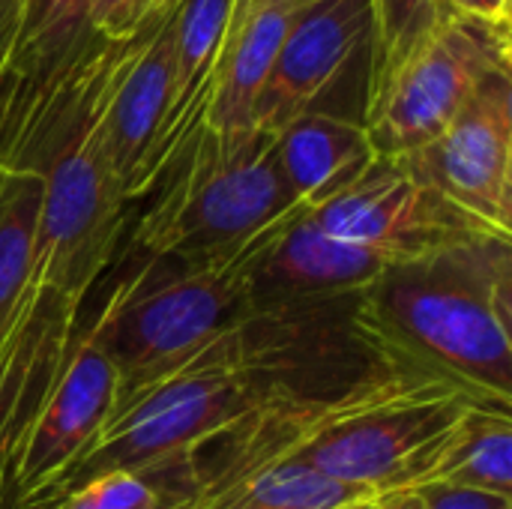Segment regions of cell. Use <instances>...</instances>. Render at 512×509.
Wrapping results in <instances>:
<instances>
[{"label":"cell","instance_id":"484cf974","mask_svg":"<svg viewBox=\"0 0 512 509\" xmlns=\"http://www.w3.org/2000/svg\"><path fill=\"white\" fill-rule=\"evenodd\" d=\"M450 6L483 21H510V0H450Z\"/></svg>","mask_w":512,"mask_h":509},{"label":"cell","instance_id":"f1b7e54d","mask_svg":"<svg viewBox=\"0 0 512 509\" xmlns=\"http://www.w3.org/2000/svg\"><path fill=\"white\" fill-rule=\"evenodd\" d=\"M345 509H375V498L372 501H360V504H351V507Z\"/></svg>","mask_w":512,"mask_h":509},{"label":"cell","instance_id":"f546056e","mask_svg":"<svg viewBox=\"0 0 512 509\" xmlns=\"http://www.w3.org/2000/svg\"><path fill=\"white\" fill-rule=\"evenodd\" d=\"M303 3H312V0H303Z\"/></svg>","mask_w":512,"mask_h":509},{"label":"cell","instance_id":"9c48e42d","mask_svg":"<svg viewBox=\"0 0 512 509\" xmlns=\"http://www.w3.org/2000/svg\"><path fill=\"white\" fill-rule=\"evenodd\" d=\"M399 162L486 228L512 237V69L486 75L453 123Z\"/></svg>","mask_w":512,"mask_h":509},{"label":"cell","instance_id":"3957f363","mask_svg":"<svg viewBox=\"0 0 512 509\" xmlns=\"http://www.w3.org/2000/svg\"><path fill=\"white\" fill-rule=\"evenodd\" d=\"M273 237L225 264L144 255L114 282L84 330L117 369V405L174 375L252 312V267Z\"/></svg>","mask_w":512,"mask_h":509},{"label":"cell","instance_id":"7a4b0ae2","mask_svg":"<svg viewBox=\"0 0 512 509\" xmlns=\"http://www.w3.org/2000/svg\"><path fill=\"white\" fill-rule=\"evenodd\" d=\"M132 243L180 264H225L273 237L303 204L291 192L276 135H219L198 126L159 171Z\"/></svg>","mask_w":512,"mask_h":509},{"label":"cell","instance_id":"8fae6325","mask_svg":"<svg viewBox=\"0 0 512 509\" xmlns=\"http://www.w3.org/2000/svg\"><path fill=\"white\" fill-rule=\"evenodd\" d=\"M372 0L303 3L282 39L273 72L255 105V129L279 132L318 102L360 57H372Z\"/></svg>","mask_w":512,"mask_h":509},{"label":"cell","instance_id":"7c38bea8","mask_svg":"<svg viewBox=\"0 0 512 509\" xmlns=\"http://www.w3.org/2000/svg\"><path fill=\"white\" fill-rule=\"evenodd\" d=\"M78 303L30 288L0 339V509H15V462L78 330Z\"/></svg>","mask_w":512,"mask_h":509},{"label":"cell","instance_id":"ffe728a7","mask_svg":"<svg viewBox=\"0 0 512 509\" xmlns=\"http://www.w3.org/2000/svg\"><path fill=\"white\" fill-rule=\"evenodd\" d=\"M93 0H30L9 60L12 78H45L72 63L96 36L90 24Z\"/></svg>","mask_w":512,"mask_h":509},{"label":"cell","instance_id":"8992f818","mask_svg":"<svg viewBox=\"0 0 512 509\" xmlns=\"http://www.w3.org/2000/svg\"><path fill=\"white\" fill-rule=\"evenodd\" d=\"M512 69L510 21L453 12L399 69L375 84L363 129L375 156L405 159L432 144L486 75Z\"/></svg>","mask_w":512,"mask_h":509},{"label":"cell","instance_id":"9a60e30c","mask_svg":"<svg viewBox=\"0 0 512 509\" xmlns=\"http://www.w3.org/2000/svg\"><path fill=\"white\" fill-rule=\"evenodd\" d=\"M276 153L282 174L303 207L336 195L375 162L363 123L333 111H309L291 120L276 132Z\"/></svg>","mask_w":512,"mask_h":509},{"label":"cell","instance_id":"7402d4cb","mask_svg":"<svg viewBox=\"0 0 512 509\" xmlns=\"http://www.w3.org/2000/svg\"><path fill=\"white\" fill-rule=\"evenodd\" d=\"M453 12L450 0H372L375 48L369 90L399 69Z\"/></svg>","mask_w":512,"mask_h":509},{"label":"cell","instance_id":"5b68a950","mask_svg":"<svg viewBox=\"0 0 512 509\" xmlns=\"http://www.w3.org/2000/svg\"><path fill=\"white\" fill-rule=\"evenodd\" d=\"M108 96L90 105L33 171L42 177V204L30 288L78 306L111 264L129 210L102 138Z\"/></svg>","mask_w":512,"mask_h":509},{"label":"cell","instance_id":"d6986e66","mask_svg":"<svg viewBox=\"0 0 512 509\" xmlns=\"http://www.w3.org/2000/svg\"><path fill=\"white\" fill-rule=\"evenodd\" d=\"M39 204V174L0 168V339L30 291Z\"/></svg>","mask_w":512,"mask_h":509},{"label":"cell","instance_id":"cb8c5ba5","mask_svg":"<svg viewBox=\"0 0 512 509\" xmlns=\"http://www.w3.org/2000/svg\"><path fill=\"white\" fill-rule=\"evenodd\" d=\"M135 0H93L90 3V24L108 39H126L129 30V12Z\"/></svg>","mask_w":512,"mask_h":509},{"label":"cell","instance_id":"ba28073f","mask_svg":"<svg viewBox=\"0 0 512 509\" xmlns=\"http://www.w3.org/2000/svg\"><path fill=\"white\" fill-rule=\"evenodd\" d=\"M117 396L120 381L114 363L87 336V330L78 327L21 444L12 477L15 509H42L60 495L63 483L105 429L117 408Z\"/></svg>","mask_w":512,"mask_h":509},{"label":"cell","instance_id":"2e32d148","mask_svg":"<svg viewBox=\"0 0 512 509\" xmlns=\"http://www.w3.org/2000/svg\"><path fill=\"white\" fill-rule=\"evenodd\" d=\"M237 0H177L174 6V108L165 150H174L207 117L210 81L234 18Z\"/></svg>","mask_w":512,"mask_h":509},{"label":"cell","instance_id":"5bb4252c","mask_svg":"<svg viewBox=\"0 0 512 509\" xmlns=\"http://www.w3.org/2000/svg\"><path fill=\"white\" fill-rule=\"evenodd\" d=\"M300 6L303 0H237L210 81L207 129L219 135L255 129L258 96Z\"/></svg>","mask_w":512,"mask_h":509},{"label":"cell","instance_id":"4fadbf2b","mask_svg":"<svg viewBox=\"0 0 512 509\" xmlns=\"http://www.w3.org/2000/svg\"><path fill=\"white\" fill-rule=\"evenodd\" d=\"M393 261L402 258L324 234L303 207L258 255L252 267V309L321 306L360 297Z\"/></svg>","mask_w":512,"mask_h":509},{"label":"cell","instance_id":"603a6c76","mask_svg":"<svg viewBox=\"0 0 512 509\" xmlns=\"http://www.w3.org/2000/svg\"><path fill=\"white\" fill-rule=\"evenodd\" d=\"M411 492L420 498V509H512V498H501V495L480 492V489H465V486L429 483Z\"/></svg>","mask_w":512,"mask_h":509},{"label":"cell","instance_id":"ac0fdd59","mask_svg":"<svg viewBox=\"0 0 512 509\" xmlns=\"http://www.w3.org/2000/svg\"><path fill=\"white\" fill-rule=\"evenodd\" d=\"M372 498L378 495L282 462L201 483L189 509H345Z\"/></svg>","mask_w":512,"mask_h":509},{"label":"cell","instance_id":"d4e9b609","mask_svg":"<svg viewBox=\"0 0 512 509\" xmlns=\"http://www.w3.org/2000/svg\"><path fill=\"white\" fill-rule=\"evenodd\" d=\"M30 0H0V78L9 69L21 24H24V12H27Z\"/></svg>","mask_w":512,"mask_h":509},{"label":"cell","instance_id":"30bf717a","mask_svg":"<svg viewBox=\"0 0 512 509\" xmlns=\"http://www.w3.org/2000/svg\"><path fill=\"white\" fill-rule=\"evenodd\" d=\"M174 6L135 27L138 42L102 111L105 150L129 204L150 195L168 162L165 135L174 108Z\"/></svg>","mask_w":512,"mask_h":509},{"label":"cell","instance_id":"83f0119b","mask_svg":"<svg viewBox=\"0 0 512 509\" xmlns=\"http://www.w3.org/2000/svg\"><path fill=\"white\" fill-rule=\"evenodd\" d=\"M375 509H420V498L414 492H384L375 498Z\"/></svg>","mask_w":512,"mask_h":509},{"label":"cell","instance_id":"6da1fadb","mask_svg":"<svg viewBox=\"0 0 512 509\" xmlns=\"http://www.w3.org/2000/svg\"><path fill=\"white\" fill-rule=\"evenodd\" d=\"M384 354L512 408V237H477L393 261L357 303Z\"/></svg>","mask_w":512,"mask_h":509},{"label":"cell","instance_id":"44dd1931","mask_svg":"<svg viewBox=\"0 0 512 509\" xmlns=\"http://www.w3.org/2000/svg\"><path fill=\"white\" fill-rule=\"evenodd\" d=\"M198 486L174 474H96L42 509H189Z\"/></svg>","mask_w":512,"mask_h":509},{"label":"cell","instance_id":"52a82bcc","mask_svg":"<svg viewBox=\"0 0 512 509\" xmlns=\"http://www.w3.org/2000/svg\"><path fill=\"white\" fill-rule=\"evenodd\" d=\"M306 216L336 240L393 258H411L477 237H504L423 183L405 162L381 156L354 183L306 207Z\"/></svg>","mask_w":512,"mask_h":509},{"label":"cell","instance_id":"277c9868","mask_svg":"<svg viewBox=\"0 0 512 509\" xmlns=\"http://www.w3.org/2000/svg\"><path fill=\"white\" fill-rule=\"evenodd\" d=\"M273 408H288L279 384L237 363L219 336L174 375L120 402L60 495L108 471L174 474L198 486L201 453Z\"/></svg>","mask_w":512,"mask_h":509},{"label":"cell","instance_id":"e0dca14e","mask_svg":"<svg viewBox=\"0 0 512 509\" xmlns=\"http://www.w3.org/2000/svg\"><path fill=\"white\" fill-rule=\"evenodd\" d=\"M510 411L498 405H471L438 441L411 489L444 483L512 498Z\"/></svg>","mask_w":512,"mask_h":509},{"label":"cell","instance_id":"4316f807","mask_svg":"<svg viewBox=\"0 0 512 509\" xmlns=\"http://www.w3.org/2000/svg\"><path fill=\"white\" fill-rule=\"evenodd\" d=\"M177 0H135L132 3V12H129V30L135 33V27H141L144 21L162 15L165 9H171Z\"/></svg>","mask_w":512,"mask_h":509}]
</instances>
